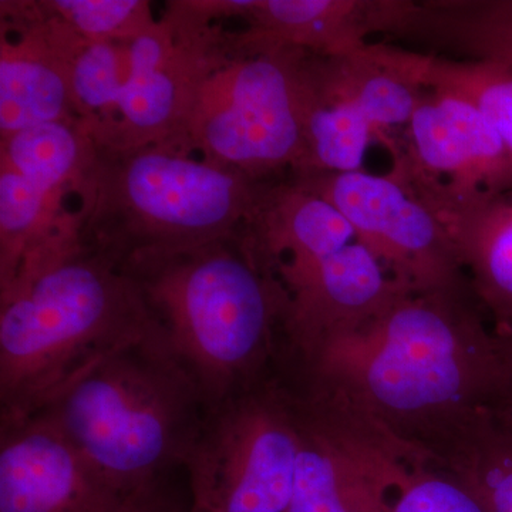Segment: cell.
Masks as SVG:
<instances>
[{
  "mask_svg": "<svg viewBox=\"0 0 512 512\" xmlns=\"http://www.w3.org/2000/svg\"><path fill=\"white\" fill-rule=\"evenodd\" d=\"M309 62V60H308ZM305 156L295 175L353 173L363 170L375 127L352 104L313 89L306 70Z\"/></svg>",
  "mask_w": 512,
  "mask_h": 512,
  "instance_id": "obj_22",
  "label": "cell"
},
{
  "mask_svg": "<svg viewBox=\"0 0 512 512\" xmlns=\"http://www.w3.org/2000/svg\"><path fill=\"white\" fill-rule=\"evenodd\" d=\"M265 265L248 238H234L121 268L208 409L254 384L285 320V289Z\"/></svg>",
  "mask_w": 512,
  "mask_h": 512,
  "instance_id": "obj_4",
  "label": "cell"
},
{
  "mask_svg": "<svg viewBox=\"0 0 512 512\" xmlns=\"http://www.w3.org/2000/svg\"><path fill=\"white\" fill-rule=\"evenodd\" d=\"M269 185L188 156L175 141L94 147L79 185L80 241L123 268L239 238L251 232Z\"/></svg>",
  "mask_w": 512,
  "mask_h": 512,
  "instance_id": "obj_2",
  "label": "cell"
},
{
  "mask_svg": "<svg viewBox=\"0 0 512 512\" xmlns=\"http://www.w3.org/2000/svg\"><path fill=\"white\" fill-rule=\"evenodd\" d=\"M301 412L255 383L208 409L184 468L192 510L286 512L295 484Z\"/></svg>",
  "mask_w": 512,
  "mask_h": 512,
  "instance_id": "obj_8",
  "label": "cell"
},
{
  "mask_svg": "<svg viewBox=\"0 0 512 512\" xmlns=\"http://www.w3.org/2000/svg\"><path fill=\"white\" fill-rule=\"evenodd\" d=\"M487 512H512V414L495 409L427 450Z\"/></svg>",
  "mask_w": 512,
  "mask_h": 512,
  "instance_id": "obj_20",
  "label": "cell"
},
{
  "mask_svg": "<svg viewBox=\"0 0 512 512\" xmlns=\"http://www.w3.org/2000/svg\"><path fill=\"white\" fill-rule=\"evenodd\" d=\"M147 494L113 483L42 414L2 426L0 512H130Z\"/></svg>",
  "mask_w": 512,
  "mask_h": 512,
  "instance_id": "obj_12",
  "label": "cell"
},
{
  "mask_svg": "<svg viewBox=\"0 0 512 512\" xmlns=\"http://www.w3.org/2000/svg\"><path fill=\"white\" fill-rule=\"evenodd\" d=\"M79 121L74 111L70 69L52 20L12 43L3 37L0 57V131H19Z\"/></svg>",
  "mask_w": 512,
  "mask_h": 512,
  "instance_id": "obj_18",
  "label": "cell"
},
{
  "mask_svg": "<svg viewBox=\"0 0 512 512\" xmlns=\"http://www.w3.org/2000/svg\"><path fill=\"white\" fill-rule=\"evenodd\" d=\"M501 407H503L505 412L512 414V380H511V387H510V392H508L507 400H505V403Z\"/></svg>",
  "mask_w": 512,
  "mask_h": 512,
  "instance_id": "obj_25",
  "label": "cell"
},
{
  "mask_svg": "<svg viewBox=\"0 0 512 512\" xmlns=\"http://www.w3.org/2000/svg\"><path fill=\"white\" fill-rule=\"evenodd\" d=\"M190 512H200V511H195V510H192V508H191V511H190Z\"/></svg>",
  "mask_w": 512,
  "mask_h": 512,
  "instance_id": "obj_26",
  "label": "cell"
},
{
  "mask_svg": "<svg viewBox=\"0 0 512 512\" xmlns=\"http://www.w3.org/2000/svg\"><path fill=\"white\" fill-rule=\"evenodd\" d=\"M355 474L370 512H487L476 495L426 448L352 410H313Z\"/></svg>",
  "mask_w": 512,
  "mask_h": 512,
  "instance_id": "obj_11",
  "label": "cell"
},
{
  "mask_svg": "<svg viewBox=\"0 0 512 512\" xmlns=\"http://www.w3.org/2000/svg\"><path fill=\"white\" fill-rule=\"evenodd\" d=\"M313 89L356 107L375 127L377 140L406 127L423 97L410 63V50L367 43L346 55L309 57Z\"/></svg>",
  "mask_w": 512,
  "mask_h": 512,
  "instance_id": "obj_16",
  "label": "cell"
},
{
  "mask_svg": "<svg viewBox=\"0 0 512 512\" xmlns=\"http://www.w3.org/2000/svg\"><path fill=\"white\" fill-rule=\"evenodd\" d=\"M185 6L137 35L90 42L59 22L77 120L107 151L180 136L198 87L221 59L207 16Z\"/></svg>",
  "mask_w": 512,
  "mask_h": 512,
  "instance_id": "obj_6",
  "label": "cell"
},
{
  "mask_svg": "<svg viewBox=\"0 0 512 512\" xmlns=\"http://www.w3.org/2000/svg\"><path fill=\"white\" fill-rule=\"evenodd\" d=\"M153 329L137 282L114 262L83 249L53 265L0 305L2 426L42 413Z\"/></svg>",
  "mask_w": 512,
  "mask_h": 512,
  "instance_id": "obj_3",
  "label": "cell"
},
{
  "mask_svg": "<svg viewBox=\"0 0 512 512\" xmlns=\"http://www.w3.org/2000/svg\"><path fill=\"white\" fill-rule=\"evenodd\" d=\"M207 412L197 383L154 325L39 414L113 483L143 495L184 467Z\"/></svg>",
  "mask_w": 512,
  "mask_h": 512,
  "instance_id": "obj_5",
  "label": "cell"
},
{
  "mask_svg": "<svg viewBox=\"0 0 512 512\" xmlns=\"http://www.w3.org/2000/svg\"><path fill=\"white\" fill-rule=\"evenodd\" d=\"M53 18L90 42L137 35L154 22L150 3L140 0H57L45 3Z\"/></svg>",
  "mask_w": 512,
  "mask_h": 512,
  "instance_id": "obj_23",
  "label": "cell"
},
{
  "mask_svg": "<svg viewBox=\"0 0 512 512\" xmlns=\"http://www.w3.org/2000/svg\"><path fill=\"white\" fill-rule=\"evenodd\" d=\"M406 131V146L387 144L392 173L426 204H460L512 188L511 151L468 101L426 89Z\"/></svg>",
  "mask_w": 512,
  "mask_h": 512,
  "instance_id": "obj_10",
  "label": "cell"
},
{
  "mask_svg": "<svg viewBox=\"0 0 512 512\" xmlns=\"http://www.w3.org/2000/svg\"><path fill=\"white\" fill-rule=\"evenodd\" d=\"M202 80L175 138L204 160L255 181L301 170L306 69L311 53L238 43Z\"/></svg>",
  "mask_w": 512,
  "mask_h": 512,
  "instance_id": "obj_7",
  "label": "cell"
},
{
  "mask_svg": "<svg viewBox=\"0 0 512 512\" xmlns=\"http://www.w3.org/2000/svg\"><path fill=\"white\" fill-rule=\"evenodd\" d=\"M249 239L282 278L336 254L356 235L335 205L292 181L269 185Z\"/></svg>",
  "mask_w": 512,
  "mask_h": 512,
  "instance_id": "obj_17",
  "label": "cell"
},
{
  "mask_svg": "<svg viewBox=\"0 0 512 512\" xmlns=\"http://www.w3.org/2000/svg\"><path fill=\"white\" fill-rule=\"evenodd\" d=\"M293 183L335 205L397 281L413 292H471L443 222L392 171L295 175Z\"/></svg>",
  "mask_w": 512,
  "mask_h": 512,
  "instance_id": "obj_9",
  "label": "cell"
},
{
  "mask_svg": "<svg viewBox=\"0 0 512 512\" xmlns=\"http://www.w3.org/2000/svg\"><path fill=\"white\" fill-rule=\"evenodd\" d=\"M468 295L406 292L375 318L302 349L323 402L427 450L500 409L511 387L512 339L498 335Z\"/></svg>",
  "mask_w": 512,
  "mask_h": 512,
  "instance_id": "obj_1",
  "label": "cell"
},
{
  "mask_svg": "<svg viewBox=\"0 0 512 512\" xmlns=\"http://www.w3.org/2000/svg\"><path fill=\"white\" fill-rule=\"evenodd\" d=\"M429 207L447 229L474 301L495 332L512 339V188Z\"/></svg>",
  "mask_w": 512,
  "mask_h": 512,
  "instance_id": "obj_15",
  "label": "cell"
},
{
  "mask_svg": "<svg viewBox=\"0 0 512 512\" xmlns=\"http://www.w3.org/2000/svg\"><path fill=\"white\" fill-rule=\"evenodd\" d=\"M396 37L429 45L434 55L512 70V0L414 2Z\"/></svg>",
  "mask_w": 512,
  "mask_h": 512,
  "instance_id": "obj_19",
  "label": "cell"
},
{
  "mask_svg": "<svg viewBox=\"0 0 512 512\" xmlns=\"http://www.w3.org/2000/svg\"><path fill=\"white\" fill-rule=\"evenodd\" d=\"M164 485L144 495L130 512H184L180 503L165 491Z\"/></svg>",
  "mask_w": 512,
  "mask_h": 512,
  "instance_id": "obj_24",
  "label": "cell"
},
{
  "mask_svg": "<svg viewBox=\"0 0 512 512\" xmlns=\"http://www.w3.org/2000/svg\"><path fill=\"white\" fill-rule=\"evenodd\" d=\"M285 289V326L298 348L356 328L410 291L359 241L301 271L278 278Z\"/></svg>",
  "mask_w": 512,
  "mask_h": 512,
  "instance_id": "obj_13",
  "label": "cell"
},
{
  "mask_svg": "<svg viewBox=\"0 0 512 512\" xmlns=\"http://www.w3.org/2000/svg\"><path fill=\"white\" fill-rule=\"evenodd\" d=\"M286 512H370L352 468L315 412L301 413L295 484Z\"/></svg>",
  "mask_w": 512,
  "mask_h": 512,
  "instance_id": "obj_21",
  "label": "cell"
},
{
  "mask_svg": "<svg viewBox=\"0 0 512 512\" xmlns=\"http://www.w3.org/2000/svg\"><path fill=\"white\" fill-rule=\"evenodd\" d=\"M410 6L409 0H242L235 15L251 25L239 39L245 45L336 56L362 49L377 33L394 36Z\"/></svg>",
  "mask_w": 512,
  "mask_h": 512,
  "instance_id": "obj_14",
  "label": "cell"
}]
</instances>
